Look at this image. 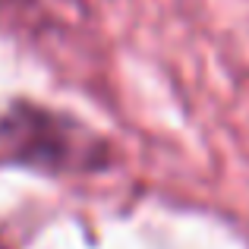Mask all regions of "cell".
I'll return each mask as SVG.
<instances>
[{
  "instance_id": "obj_1",
  "label": "cell",
  "mask_w": 249,
  "mask_h": 249,
  "mask_svg": "<svg viewBox=\"0 0 249 249\" xmlns=\"http://www.w3.org/2000/svg\"><path fill=\"white\" fill-rule=\"evenodd\" d=\"M0 161L48 174H82L104 167L107 145L70 117L22 101L0 117Z\"/></svg>"
}]
</instances>
